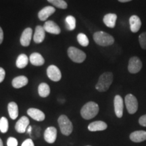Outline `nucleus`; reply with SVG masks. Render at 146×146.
Segmentation results:
<instances>
[{"instance_id": "f257e3e1", "label": "nucleus", "mask_w": 146, "mask_h": 146, "mask_svg": "<svg viewBox=\"0 0 146 146\" xmlns=\"http://www.w3.org/2000/svg\"><path fill=\"white\" fill-rule=\"evenodd\" d=\"M99 106L94 102H89L83 106L81 110V115L84 119L94 118L99 112Z\"/></svg>"}, {"instance_id": "f03ea898", "label": "nucleus", "mask_w": 146, "mask_h": 146, "mask_svg": "<svg viewBox=\"0 0 146 146\" xmlns=\"http://www.w3.org/2000/svg\"><path fill=\"white\" fill-rule=\"evenodd\" d=\"M113 82V74L110 72H106L100 76L96 89L100 92H104L110 88Z\"/></svg>"}, {"instance_id": "7ed1b4c3", "label": "nucleus", "mask_w": 146, "mask_h": 146, "mask_svg": "<svg viewBox=\"0 0 146 146\" xmlns=\"http://www.w3.org/2000/svg\"><path fill=\"white\" fill-rule=\"evenodd\" d=\"M94 40L100 46L106 47L112 45L114 43V37L107 33L98 31L94 34Z\"/></svg>"}, {"instance_id": "20e7f679", "label": "nucleus", "mask_w": 146, "mask_h": 146, "mask_svg": "<svg viewBox=\"0 0 146 146\" xmlns=\"http://www.w3.org/2000/svg\"><path fill=\"white\" fill-rule=\"evenodd\" d=\"M60 131L64 135L68 136L73 130V125L69 118L66 115H61L58 120Z\"/></svg>"}, {"instance_id": "39448f33", "label": "nucleus", "mask_w": 146, "mask_h": 146, "mask_svg": "<svg viewBox=\"0 0 146 146\" xmlns=\"http://www.w3.org/2000/svg\"><path fill=\"white\" fill-rule=\"evenodd\" d=\"M68 56L72 61L76 63H82L86 59L85 53L74 47H70L68 49Z\"/></svg>"}, {"instance_id": "423d86ee", "label": "nucleus", "mask_w": 146, "mask_h": 146, "mask_svg": "<svg viewBox=\"0 0 146 146\" xmlns=\"http://www.w3.org/2000/svg\"><path fill=\"white\" fill-rule=\"evenodd\" d=\"M125 105L127 107V111L129 114H135L138 109V101L137 98L132 94H128L126 96Z\"/></svg>"}, {"instance_id": "0eeeda50", "label": "nucleus", "mask_w": 146, "mask_h": 146, "mask_svg": "<svg viewBox=\"0 0 146 146\" xmlns=\"http://www.w3.org/2000/svg\"><path fill=\"white\" fill-rule=\"evenodd\" d=\"M142 68V62L141 60L137 56L131 58L129 61L128 70L131 74H136L141 70Z\"/></svg>"}, {"instance_id": "6e6552de", "label": "nucleus", "mask_w": 146, "mask_h": 146, "mask_svg": "<svg viewBox=\"0 0 146 146\" xmlns=\"http://www.w3.org/2000/svg\"><path fill=\"white\" fill-rule=\"evenodd\" d=\"M47 75L50 80L57 82L60 81L62 74L60 69L55 65H50L47 69Z\"/></svg>"}, {"instance_id": "1a4fd4ad", "label": "nucleus", "mask_w": 146, "mask_h": 146, "mask_svg": "<svg viewBox=\"0 0 146 146\" xmlns=\"http://www.w3.org/2000/svg\"><path fill=\"white\" fill-rule=\"evenodd\" d=\"M114 112L116 116L118 118H121L123 115V100L121 96H115L114 100Z\"/></svg>"}, {"instance_id": "9d476101", "label": "nucleus", "mask_w": 146, "mask_h": 146, "mask_svg": "<svg viewBox=\"0 0 146 146\" xmlns=\"http://www.w3.org/2000/svg\"><path fill=\"white\" fill-rule=\"evenodd\" d=\"M57 138V129L54 127H50L45 129L44 139L45 141L49 143H54Z\"/></svg>"}, {"instance_id": "9b49d317", "label": "nucleus", "mask_w": 146, "mask_h": 146, "mask_svg": "<svg viewBox=\"0 0 146 146\" xmlns=\"http://www.w3.org/2000/svg\"><path fill=\"white\" fill-rule=\"evenodd\" d=\"M33 35V30L31 28H27L23 31V33L21 35V44L23 47H28L30 45L31 41L32 39Z\"/></svg>"}, {"instance_id": "f8f14e48", "label": "nucleus", "mask_w": 146, "mask_h": 146, "mask_svg": "<svg viewBox=\"0 0 146 146\" xmlns=\"http://www.w3.org/2000/svg\"><path fill=\"white\" fill-rule=\"evenodd\" d=\"M29 119L27 116H22L18 120L15 125V129L18 133H24L27 131V129L29 126Z\"/></svg>"}, {"instance_id": "ddd939ff", "label": "nucleus", "mask_w": 146, "mask_h": 146, "mask_svg": "<svg viewBox=\"0 0 146 146\" xmlns=\"http://www.w3.org/2000/svg\"><path fill=\"white\" fill-rule=\"evenodd\" d=\"M43 28H44L45 32L47 31V33L54 35H58L61 33V29L59 26L52 21H47L45 22L43 25Z\"/></svg>"}, {"instance_id": "4468645a", "label": "nucleus", "mask_w": 146, "mask_h": 146, "mask_svg": "<svg viewBox=\"0 0 146 146\" xmlns=\"http://www.w3.org/2000/svg\"><path fill=\"white\" fill-rule=\"evenodd\" d=\"M56 12V9L52 6H46L41 9L38 13V18L40 21H45Z\"/></svg>"}, {"instance_id": "2eb2a0df", "label": "nucleus", "mask_w": 146, "mask_h": 146, "mask_svg": "<svg viewBox=\"0 0 146 146\" xmlns=\"http://www.w3.org/2000/svg\"><path fill=\"white\" fill-rule=\"evenodd\" d=\"M27 114L30 117H31L33 119L36 120V121H43L45 120V115L44 113L36 108H29L27 110Z\"/></svg>"}, {"instance_id": "dca6fc26", "label": "nucleus", "mask_w": 146, "mask_h": 146, "mask_svg": "<svg viewBox=\"0 0 146 146\" xmlns=\"http://www.w3.org/2000/svg\"><path fill=\"white\" fill-rule=\"evenodd\" d=\"M45 37V31L43 27L36 26L35 28V31L33 36V40L35 43H41L43 41Z\"/></svg>"}, {"instance_id": "f3484780", "label": "nucleus", "mask_w": 146, "mask_h": 146, "mask_svg": "<svg viewBox=\"0 0 146 146\" xmlns=\"http://www.w3.org/2000/svg\"><path fill=\"white\" fill-rule=\"evenodd\" d=\"M129 24H130L131 31L133 33H137L139 31L141 27V21L139 16L136 15L131 16L129 18Z\"/></svg>"}, {"instance_id": "a211bd4d", "label": "nucleus", "mask_w": 146, "mask_h": 146, "mask_svg": "<svg viewBox=\"0 0 146 146\" xmlns=\"http://www.w3.org/2000/svg\"><path fill=\"white\" fill-rule=\"evenodd\" d=\"M130 139L135 143H140L146 140V131H136L130 135Z\"/></svg>"}, {"instance_id": "6ab92c4d", "label": "nucleus", "mask_w": 146, "mask_h": 146, "mask_svg": "<svg viewBox=\"0 0 146 146\" xmlns=\"http://www.w3.org/2000/svg\"><path fill=\"white\" fill-rule=\"evenodd\" d=\"M29 83L28 78L25 76H16L12 80V85L16 89H20L21 87L26 86Z\"/></svg>"}, {"instance_id": "aec40b11", "label": "nucleus", "mask_w": 146, "mask_h": 146, "mask_svg": "<svg viewBox=\"0 0 146 146\" xmlns=\"http://www.w3.org/2000/svg\"><path fill=\"white\" fill-rule=\"evenodd\" d=\"M107 124L104 121H95L90 123L88 126V129L90 131H101L107 129Z\"/></svg>"}, {"instance_id": "412c9836", "label": "nucleus", "mask_w": 146, "mask_h": 146, "mask_svg": "<svg viewBox=\"0 0 146 146\" xmlns=\"http://www.w3.org/2000/svg\"><path fill=\"white\" fill-rule=\"evenodd\" d=\"M29 60L33 65L36 66L43 65L45 63L44 58L41 54L37 52H34L32 54H31Z\"/></svg>"}, {"instance_id": "4be33fe9", "label": "nucleus", "mask_w": 146, "mask_h": 146, "mask_svg": "<svg viewBox=\"0 0 146 146\" xmlns=\"http://www.w3.org/2000/svg\"><path fill=\"white\" fill-rule=\"evenodd\" d=\"M116 20H117V15L112 13L106 14L103 18V21L106 26L109 28H114Z\"/></svg>"}, {"instance_id": "5701e85b", "label": "nucleus", "mask_w": 146, "mask_h": 146, "mask_svg": "<svg viewBox=\"0 0 146 146\" xmlns=\"http://www.w3.org/2000/svg\"><path fill=\"white\" fill-rule=\"evenodd\" d=\"M8 110L10 117L12 120H15L18 116V107L16 102H12L8 104Z\"/></svg>"}, {"instance_id": "b1692460", "label": "nucleus", "mask_w": 146, "mask_h": 146, "mask_svg": "<svg viewBox=\"0 0 146 146\" xmlns=\"http://www.w3.org/2000/svg\"><path fill=\"white\" fill-rule=\"evenodd\" d=\"M29 58L26 54H22L18 56L16 61V65L18 68H24L27 66L29 63Z\"/></svg>"}, {"instance_id": "393cba45", "label": "nucleus", "mask_w": 146, "mask_h": 146, "mask_svg": "<svg viewBox=\"0 0 146 146\" xmlns=\"http://www.w3.org/2000/svg\"><path fill=\"white\" fill-rule=\"evenodd\" d=\"M38 93L41 98H46L50 94V86L45 83H42L38 87Z\"/></svg>"}, {"instance_id": "a878e982", "label": "nucleus", "mask_w": 146, "mask_h": 146, "mask_svg": "<svg viewBox=\"0 0 146 146\" xmlns=\"http://www.w3.org/2000/svg\"><path fill=\"white\" fill-rule=\"evenodd\" d=\"M67 29L69 31H73L76 28V19L74 16H68L66 18Z\"/></svg>"}, {"instance_id": "bb28decb", "label": "nucleus", "mask_w": 146, "mask_h": 146, "mask_svg": "<svg viewBox=\"0 0 146 146\" xmlns=\"http://www.w3.org/2000/svg\"><path fill=\"white\" fill-rule=\"evenodd\" d=\"M47 1L60 9H66L68 7V4L64 0H47Z\"/></svg>"}, {"instance_id": "cd10ccee", "label": "nucleus", "mask_w": 146, "mask_h": 146, "mask_svg": "<svg viewBox=\"0 0 146 146\" xmlns=\"http://www.w3.org/2000/svg\"><path fill=\"white\" fill-rule=\"evenodd\" d=\"M77 41L80 45L83 47H87L89 45V39L86 35L79 33L77 35Z\"/></svg>"}, {"instance_id": "c85d7f7f", "label": "nucleus", "mask_w": 146, "mask_h": 146, "mask_svg": "<svg viewBox=\"0 0 146 146\" xmlns=\"http://www.w3.org/2000/svg\"><path fill=\"white\" fill-rule=\"evenodd\" d=\"M8 120L5 117L0 118V131L3 133H5L8 130Z\"/></svg>"}, {"instance_id": "c756f323", "label": "nucleus", "mask_w": 146, "mask_h": 146, "mask_svg": "<svg viewBox=\"0 0 146 146\" xmlns=\"http://www.w3.org/2000/svg\"><path fill=\"white\" fill-rule=\"evenodd\" d=\"M139 41L141 48L146 50V32H143L139 36Z\"/></svg>"}, {"instance_id": "7c9ffc66", "label": "nucleus", "mask_w": 146, "mask_h": 146, "mask_svg": "<svg viewBox=\"0 0 146 146\" xmlns=\"http://www.w3.org/2000/svg\"><path fill=\"white\" fill-rule=\"evenodd\" d=\"M7 145L8 146H18V141L16 138L10 137L8 139L7 141Z\"/></svg>"}, {"instance_id": "2f4dec72", "label": "nucleus", "mask_w": 146, "mask_h": 146, "mask_svg": "<svg viewBox=\"0 0 146 146\" xmlns=\"http://www.w3.org/2000/svg\"><path fill=\"white\" fill-rule=\"evenodd\" d=\"M139 123L140 124V125L146 127V114L143 115V116L139 118Z\"/></svg>"}, {"instance_id": "473e14b6", "label": "nucleus", "mask_w": 146, "mask_h": 146, "mask_svg": "<svg viewBox=\"0 0 146 146\" xmlns=\"http://www.w3.org/2000/svg\"><path fill=\"white\" fill-rule=\"evenodd\" d=\"M21 146H35L33 141L31 139H27L23 142Z\"/></svg>"}, {"instance_id": "72a5a7b5", "label": "nucleus", "mask_w": 146, "mask_h": 146, "mask_svg": "<svg viewBox=\"0 0 146 146\" xmlns=\"http://www.w3.org/2000/svg\"><path fill=\"white\" fill-rule=\"evenodd\" d=\"M5 76V71L4 69L0 67V83L3 81Z\"/></svg>"}, {"instance_id": "f704fd0d", "label": "nucleus", "mask_w": 146, "mask_h": 146, "mask_svg": "<svg viewBox=\"0 0 146 146\" xmlns=\"http://www.w3.org/2000/svg\"><path fill=\"white\" fill-rule=\"evenodd\" d=\"M3 41V31L1 29V27H0V45L2 43Z\"/></svg>"}, {"instance_id": "c9c22d12", "label": "nucleus", "mask_w": 146, "mask_h": 146, "mask_svg": "<svg viewBox=\"0 0 146 146\" xmlns=\"http://www.w3.org/2000/svg\"><path fill=\"white\" fill-rule=\"evenodd\" d=\"M31 131H32V127H31V126H29L28 128H27L26 132H27L28 133H31Z\"/></svg>"}, {"instance_id": "e433bc0d", "label": "nucleus", "mask_w": 146, "mask_h": 146, "mask_svg": "<svg viewBox=\"0 0 146 146\" xmlns=\"http://www.w3.org/2000/svg\"><path fill=\"white\" fill-rule=\"evenodd\" d=\"M118 1L121 3H125V2H129V1H132V0H118Z\"/></svg>"}, {"instance_id": "4c0bfd02", "label": "nucleus", "mask_w": 146, "mask_h": 146, "mask_svg": "<svg viewBox=\"0 0 146 146\" xmlns=\"http://www.w3.org/2000/svg\"><path fill=\"white\" fill-rule=\"evenodd\" d=\"M0 146H3V141H2V140H1V138H0Z\"/></svg>"}, {"instance_id": "58836bf2", "label": "nucleus", "mask_w": 146, "mask_h": 146, "mask_svg": "<svg viewBox=\"0 0 146 146\" xmlns=\"http://www.w3.org/2000/svg\"><path fill=\"white\" fill-rule=\"evenodd\" d=\"M87 146H90V145H87Z\"/></svg>"}]
</instances>
